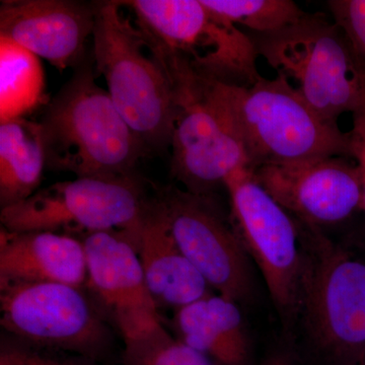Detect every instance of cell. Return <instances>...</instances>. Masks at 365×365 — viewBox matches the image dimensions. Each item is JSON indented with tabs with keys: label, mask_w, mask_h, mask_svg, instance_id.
Masks as SVG:
<instances>
[{
	"label": "cell",
	"mask_w": 365,
	"mask_h": 365,
	"mask_svg": "<svg viewBox=\"0 0 365 365\" xmlns=\"http://www.w3.org/2000/svg\"><path fill=\"white\" fill-rule=\"evenodd\" d=\"M206 104L239 139L250 170L329 157L352 158L351 137L314 111L279 76L237 86L195 78Z\"/></svg>",
	"instance_id": "cell-1"
},
{
	"label": "cell",
	"mask_w": 365,
	"mask_h": 365,
	"mask_svg": "<svg viewBox=\"0 0 365 365\" xmlns=\"http://www.w3.org/2000/svg\"><path fill=\"white\" fill-rule=\"evenodd\" d=\"M259 365H302L292 354L284 351H275L262 360Z\"/></svg>",
	"instance_id": "cell-25"
},
{
	"label": "cell",
	"mask_w": 365,
	"mask_h": 365,
	"mask_svg": "<svg viewBox=\"0 0 365 365\" xmlns=\"http://www.w3.org/2000/svg\"><path fill=\"white\" fill-rule=\"evenodd\" d=\"M213 13L257 36L271 35L307 16L292 0H201Z\"/></svg>",
	"instance_id": "cell-20"
},
{
	"label": "cell",
	"mask_w": 365,
	"mask_h": 365,
	"mask_svg": "<svg viewBox=\"0 0 365 365\" xmlns=\"http://www.w3.org/2000/svg\"><path fill=\"white\" fill-rule=\"evenodd\" d=\"M327 6L365 68V0H330Z\"/></svg>",
	"instance_id": "cell-22"
},
{
	"label": "cell",
	"mask_w": 365,
	"mask_h": 365,
	"mask_svg": "<svg viewBox=\"0 0 365 365\" xmlns=\"http://www.w3.org/2000/svg\"><path fill=\"white\" fill-rule=\"evenodd\" d=\"M40 123L47 167L78 178L134 176L136 163L148 151L88 67L55 96Z\"/></svg>",
	"instance_id": "cell-3"
},
{
	"label": "cell",
	"mask_w": 365,
	"mask_h": 365,
	"mask_svg": "<svg viewBox=\"0 0 365 365\" xmlns=\"http://www.w3.org/2000/svg\"><path fill=\"white\" fill-rule=\"evenodd\" d=\"M0 365H76L50 356L21 341L2 337Z\"/></svg>",
	"instance_id": "cell-23"
},
{
	"label": "cell",
	"mask_w": 365,
	"mask_h": 365,
	"mask_svg": "<svg viewBox=\"0 0 365 365\" xmlns=\"http://www.w3.org/2000/svg\"><path fill=\"white\" fill-rule=\"evenodd\" d=\"M253 40L259 56L324 119L338 123L345 113L365 108V68L324 14H307L280 32Z\"/></svg>",
	"instance_id": "cell-6"
},
{
	"label": "cell",
	"mask_w": 365,
	"mask_h": 365,
	"mask_svg": "<svg viewBox=\"0 0 365 365\" xmlns=\"http://www.w3.org/2000/svg\"><path fill=\"white\" fill-rule=\"evenodd\" d=\"M150 202L135 176L76 178L38 190L26 200L1 208V227L11 232L83 235L108 230L138 235ZM74 237V235H73Z\"/></svg>",
	"instance_id": "cell-7"
},
{
	"label": "cell",
	"mask_w": 365,
	"mask_h": 365,
	"mask_svg": "<svg viewBox=\"0 0 365 365\" xmlns=\"http://www.w3.org/2000/svg\"><path fill=\"white\" fill-rule=\"evenodd\" d=\"M47 167L44 132L26 118L0 123V206L26 200L38 191Z\"/></svg>",
	"instance_id": "cell-18"
},
{
	"label": "cell",
	"mask_w": 365,
	"mask_h": 365,
	"mask_svg": "<svg viewBox=\"0 0 365 365\" xmlns=\"http://www.w3.org/2000/svg\"><path fill=\"white\" fill-rule=\"evenodd\" d=\"M177 338L215 365H253L252 344L239 304L220 294L175 312Z\"/></svg>",
	"instance_id": "cell-17"
},
{
	"label": "cell",
	"mask_w": 365,
	"mask_h": 365,
	"mask_svg": "<svg viewBox=\"0 0 365 365\" xmlns=\"http://www.w3.org/2000/svg\"><path fill=\"white\" fill-rule=\"evenodd\" d=\"M177 98L170 174L190 193L212 197L235 172L250 169L248 157L239 139L201 97L195 76L178 86Z\"/></svg>",
	"instance_id": "cell-11"
},
{
	"label": "cell",
	"mask_w": 365,
	"mask_h": 365,
	"mask_svg": "<svg viewBox=\"0 0 365 365\" xmlns=\"http://www.w3.org/2000/svg\"><path fill=\"white\" fill-rule=\"evenodd\" d=\"M255 179L294 218L319 228L337 225L362 210V181L346 157L264 165Z\"/></svg>",
	"instance_id": "cell-12"
},
{
	"label": "cell",
	"mask_w": 365,
	"mask_h": 365,
	"mask_svg": "<svg viewBox=\"0 0 365 365\" xmlns=\"http://www.w3.org/2000/svg\"><path fill=\"white\" fill-rule=\"evenodd\" d=\"M352 158L359 168L362 181V211L365 215V108L352 114Z\"/></svg>",
	"instance_id": "cell-24"
},
{
	"label": "cell",
	"mask_w": 365,
	"mask_h": 365,
	"mask_svg": "<svg viewBox=\"0 0 365 365\" xmlns=\"http://www.w3.org/2000/svg\"><path fill=\"white\" fill-rule=\"evenodd\" d=\"M48 104L39 57L0 36V123L26 118Z\"/></svg>",
	"instance_id": "cell-19"
},
{
	"label": "cell",
	"mask_w": 365,
	"mask_h": 365,
	"mask_svg": "<svg viewBox=\"0 0 365 365\" xmlns=\"http://www.w3.org/2000/svg\"><path fill=\"white\" fill-rule=\"evenodd\" d=\"M136 25L165 62L197 78L249 86L262 78L253 38L201 0H131Z\"/></svg>",
	"instance_id": "cell-5"
},
{
	"label": "cell",
	"mask_w": 365,
	"mask_h": 365,
	"mask_svg": "<svg viewBox=\"0 0 365 365\" xmlns=\"http://www.w3.org/2000/svg\"><path fill=\"white\" fill-rule=\"evenodd\" d=\"M157 200L178 246L209 287L239 304L249 302L254 279L248 254L212 197L170 186Z\"/></svg>",
	"instance_id": "cell-10"
},
{
	"label": "cell",
	"mask_w": 365,
	"mask_h": 365,
	"mask_svg": "<svg viewBox=\"0 0 365 365\" xmlns=\"http://www.w3.org/2000/svg\"><path fill=\"white\" fill-rule=\"evenodd\" d=\"M0 280L81 288L88 280L83 242L73 235L50 232L18 234L1 227Z\"/></svg>",
	"instance_id": "cell-16"
},
{
	"label": "cell",
	"mask_w": 365,
	"mask_h": 365,
	"mask_svg": "<svg viewBox=\"0 0 365 365\" xmlns=\"http://www.w3.org/2000/svg\"><path fill=\"white\" fill-rule=\"evenodd\" d=\"M232 222L249 258L258 266L284 323L299 314L304 251L299 222L255 179L250 169L225 181Z\"/></svg>",
	"instance_id": "cell-8"
},
{
	"label": "cell",
	"mask_w": 365,
	"mask_h": 365,
	"mask_svg": "<svg viewBox=\"0 0 365 365\" xmlns=\"http://www.w3.org/2000/svg\"><path fill=\"white\" fill-rule=\"evenodd\" d=\"M138 254L144 277L158 309H177L211 294V288L178 246L157 199L141 220Z\"/></svg>",
	"instance_id": "cell-15"
},
{
	"label": "cell",
	"mask_w": 365,
	"mask_h": 365,
	"mask_svg": "<svg viewBox=\"0 0 365 365\" xmlns=\"http://www.w3.org/2000/svg\"><path fill=\"white\" fill-rule=\"evenodd\" d=\"M119 1L97 4L93 59L113 104L148 150L170 148L178 114L167 64Z\"/></svg>",
	"instance_id": "cell-2"
},
{
	"label": "cell",
	"mask_w": 365,
	"mask_h": 365,
	"mask_svg": "<svg viewBox=\"0 0 365 365\" xmlns=\"http://www.w3.org/2000/svg\"><path fill=\"white\" fill-rule=\"evenodd\" d=\"M0 324L11 337L34 347L101 356L110 331L81 288L59 283L0 280Z\"/></svg>",
	"instance_id": "cell-9"
},
{
	"label": "cell",
	"mask_w": 365,
	"mask_h": 365,
	"mask_svg": "<svg viewBox=\"0 0 365 365\" xmlns=\"http://www.w3.org/2000/svg\"><path fill=\"white\" fill-rule=\"evenodd\" d=\"M299 222L304 271L299 314L326 365H365V259Z\"/></svg>",
	"instance_id": "cell-4"
},
{
	"label": "cell",
	"mask_w": 365,
	"mask_h": 365,
	"mask_svg": "<svg viewBox=\"0 0 365 365\" xmlns=\"http://www.w3.org/2000/svg\"><path fill=\"white\" fill-rule=\"evenodd\" d=\"M123 365H215L170 335L162 324L125 341Z\"/></svg>",
	"instance_id": "cell-21"
},
{
	"label": "cell",
	"mask_w": 365,
	"mask_h": 365,
	"mask_svg": "<svg viewBox=\"0 0 365 365\" xmlns=\"http://www.w3.org/2000/svg\"><path fill=\"white\" fill-rule=\"evenodd\" d=\"M132 235L130 232L108 230L81 239L88 270L86 285L110 314L124 341L162 324Z\"/></svg>",
	"instance_id": "cell-13"
},
{
	"label": "cell",
	"mask_w": 365,
	"mask_h": 365,
	"mask_svg": "<svg viewBox=\"0 0 365 365\" xmlns=\"http://www.w3.org/2000/svg\"><path fill=\"white\" fill-rule=\"evenodd\" d=\"M96 13L97 4L72 0L2 1L0 36L63 71L83 57Z\"/></svg>",
	"instance_id": "cell-14"
}]
</instances>
